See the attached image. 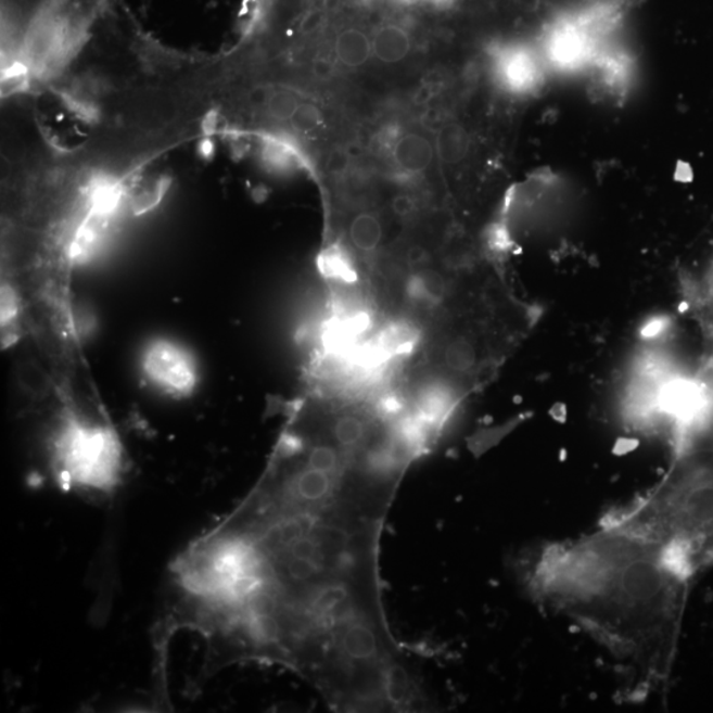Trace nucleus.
<instances>
[{"label":"nucleus","instance_id":"f03ea898","mask_svg":"<svg viewBox=\"0 0 713 713\" xmlns=\"http://www.w3.org/2000/svg\"><path fill=\"white\" fill-rule=\"evenodd\" d=\"M522 570L530 596L599 642L634 691L666 684L693 577L661 545L604 517L594 532L540 547Z\"/></svg>","mask_w":713,"mask_h":713},{"label":"nucleus","instance_id":"20e7f679","mask_svg":"<svg viewBox=\"0 0 713 713\" xmlns=\"http://www.w3.org/2000/svg\"><path fill=\"white\" fill-rule=\"evenodd\" d=\"M50 464L61 489L110 497L124 480L125 450L109 418L60 416L51 438Z\"/></svg>","mask_w":713,"mask_h":713},{"label":"nucleus","instance_id":"dca6fc26","mask_svg":"<svg viewBox=\"0 0 713 713\" xmlns=\"http://www.w3.org/2000/svg\"><path fill=\"white\" fill-rule=\"evenodd\" d=\"M430 2L436 5H446L450 3V0H430Z\"/></svg>","mask_w":713,"mask_h":713},{"label":"nucleus","instance_id":"6e6552de","mask_svg":"<svg viewBox=\"0 0 713 713\" xmlns=\"http://www.w3.org/2000/svg\"><path fill=\"white\" fill-rule=\"evenodd\" d=\"M373 58L381 64L396 65L412 51V38L405 27L387 23L378 27L373 38Z\"/></svg>","mask_w":713,"mask_h":713},{"label":"nucleus","instance_id":"39448f33","mask_svg":"<svg viewBox=\"0 0 713 713\" xmlns=\"http://www.w3.org/2000/svg\"><path fill=\"white\" fill-rule=\"evenodd\" d=\"M144 374L157 387L173 395L191 394L198 383V368L184 347L169 340H156L145 347Z\"/></svg>","mask_w":713,"mask_h":713},{"label":"nucleus","instance_id":"9b49d317","mask_svg":"<svg viewBox=\"0 0 713 713\" xmlns=\"http://www.w3.org/2000/svg\"><path fill=\"white\" fill-rule=\"evenodd\" d=\"M501 75L509 88L523 91L536 84L538 68L526 51L513 50L502 56Z\"/></svg>","mask_w":713,"mask_h":713},{"label":"nucleus","instance_id":"9d476101","mask_svg":"<svg viewBox=\"0 0 713 713\" xmlns=\"http://www.w3.org/2000/svg\"><path fill=\"white\" fill-rule=\"evenodd\" d=\"M16 383L29 399L44 400L54 392V381L48 369L35 358H23L16 367Z\"/></svg>","mask_w":713,"mask_h":713},{"label":"nucleus","instance_id":"1a4fd4ad","mask_svg":"<svg viewBox=\"0 0 713 713\" xmlns=\"http://www.w3.org/2000/svg\"><path fill=\"white\" fill-rule=\"evenodd\" d=\"M551 51L555 60L563 65H577L590 52V39L587 30L577 24H564L555 30L551 38Z\"/></svg>","mask_w":713,"mask_h":713},{"label":"nucleus","instance_id":"f8f14e48","mask_svg":"<svg viewBox=\"0 0 713 713\" xmlns=\"http://www.w3.org/2000/svg\"><path fill=\"white\" fill-rule=\"evenodd\" d=\"M302 100L294 93V91L279 90L272 93L265 101L266 113L272 119L279 122H290L298 106L302 105Z\"/></svg>","mask_w":713,"mask_h":713},{"label":"nucleus","instance_id":"423d86ee","mask_svg":"<svg viewBox=\"0 0 713 713\" xmlns=\"http://www.w3.org/2000/svg\"><path fill=\"white\" fill-rule=\"evenodd\" d=\"M382 144L395 174L406 180L422 178L434 162V145L422 132L393 129L383 138Z\"/></svg>","mask_w":713,"mask_h":713},{"label":"nucleus","instance_id":"7ed1b4c3","mask_svg":"<svg viewBox=\"0 0 713 713\" xmlns=\"http://www.w3.org/2000/svg\"><path fill=\"white\" fill-rule=\"evenodd\" d=\"M609 520L661 545L692 577L713 565V429L674 446V460L654 487Z\"/></svg>","mask_w":713,"mask_h":713},{"label":"nucleus","instance_id":"2eb2a0df","mask_svg":"<svg viewBox=\"0 0 713 713\" xmlns=\"http://www.w3.org/2000/svg\"><path fill=\"white\" fill-rule=\"evenodd\" d=\"M349 156L343 151L333 152V154L329 155L327 161L328 173L333 176H344L347 173V169H349Z\"/></svg>","mask_w":713,"mask_h":713},{"label":"nucleus","instance_id":"0eeeda50","mask_svg":"<svg viewBox=\"0 0 713 713\" xmlns=\"http://www.w3.org/2000/svg\"><path fill=\"white\" fill-rule=\"evenodd\" d=\"M333 59L344 69H362L373 59V41L362 28L345 27L334 38Z\"/></svg>","mask_w":713,"mask_h":713},{"label":"nucleus","instance_id":"f257e3e1","mask_svg":"<svg viewBox=\"0 0 713 713\" xmlns=\"http://www.w3.org/2000/svg\"><path fill=\"white\" fill-rule=\"evenodd\" d=\"M410 466L338 413L284 424L258 483L170 566L211 666L277 664L338 711L416 702L380 576L383 526Z\"/></svg>","mask_w":713,"mask_h":713},{"label":"nucleus","instance_id":"f3484780","mask_svg":"<svg viewBox=\"0 0 713 713\" xmlns=\"http://www.w3.org/2000/svg\"><path fill=\"white\" fill-rule=\"evenodd\" d=\"M399 2L406 3V4H412V3H417L418 0H399Z\"/></svg>","mask_w":713,"mask_h":713},{"label":"nucleus","instance_id":"ddd939ff","mask_svg":"<svg viewBox=\"0 0 713 713\" xmlns=\"http://www.w3.org/2000/svg\"><path fill=\"white\" fill-rule=\"evenodd\" d=\"M290 122L296 131L310 133L324 126L326 117L324 112L315 103L303 101Z\"/></svg>","mask_w":713,"mask_h":713},{"label":"nucleus","instance_id":"4468645a","mask_svg":"<svg viewBox=\"0 0 713 713\" xmlns=\"http://www.w3.org/2000/svg\"><path fill=\"white\" fill-rule=\"evenodd\" d=\"M437 151L444 162L455 163L464 154V139L456 126H447L438 133Z\"/></svg>","mask_w":713,"mask_h":713}]
</instances>
